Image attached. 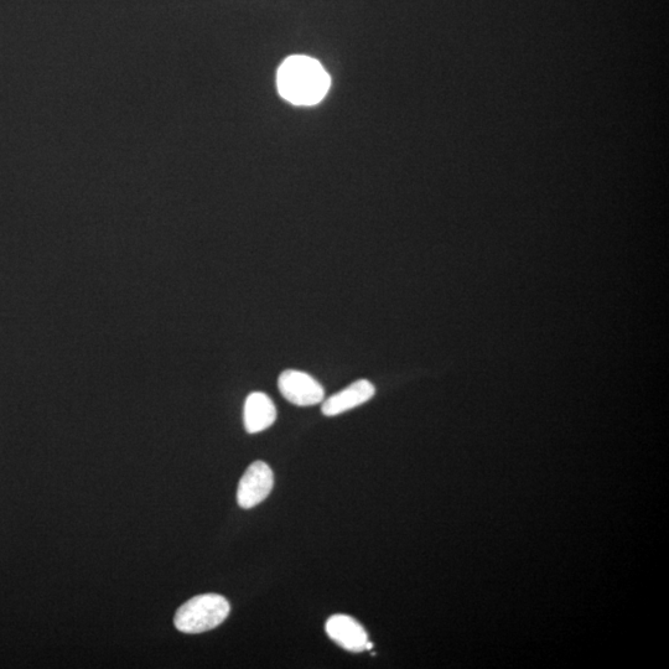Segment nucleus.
<instances>
[{
    "label": "nucleus",
    "instance_id": "4",
    "mask_svg": "<svg viewBox=\"0 0 669 669\" xmlns=\"http://www.w3.org/2000/svg\"><path fill=\"white\" fill-rule=\"evenodd\" d=\"M274 486V475L269 465L256 461L243 474L238 485L237 502L242 508H253L267 499Z\"/></svg>",
    "mask_w": 669,
    "mask_h": 669
},
{
    "label": "nucleus",
    "instance_id": "1",
    "mask_svg": "<svg viewBox=\"0 0 669 669\" xmlns=\"http://www.w3.org/2000/svg\"><path fill=\"white\" fill-rule=\"evenodd\" d=\"M279 95L295 106H315L330 90L331 79L324 66L313 57L289 56L279 66Z\"/></svg>",
    "mask_w": 669,
    "mask_h": 669
},
{
    "label": "nucleus",
    "instance_id": "6",
    "mask_svg": "<svg viewBox=\"0 0 669 669\" xmlns=\"http://www.w3.org/2000/svg\"><path fill=\"white\" fill-rule=\"evenodd\" d=\"M376 388L368 380H359L351 383L345 390L333 394L323 401V412L326 417L340 416L370 401L375 396Z\"/></svg>",
    "mask_w": 669,
    "mask_h": 669
},
{
    "label": "nucleus",
    "instance_id": "5",
    "mask_svg": "<svg viewBox=\"0 0 669 669\" xmlns=\"http://www.w3.org/2000/svg\"><path fill=\"white\" fill-rule=\"evenodd\" d=\"M326 634L346 651L359 653L366 650L368 635L359 621L349 615L331 616L325 625Z\"/></svg>",
    "mask_w": 669,
    "mask_h": 669
},
{
    "label": "nucleus",
    "instance_id": "3",
    "mask_svg": "<svg viewBox=\"0 0 669 669\" xmlns=\"http://www.w3.org/2000/svg\"><path fill=\"white\" fill-rule=\"evenodd\" d=\"M279 392L295 406L310 407L323 403L324 387L309 373L299 370L282 372L278 380Z\"/></svg>",
    "mask_w": 669,
    "mask_h": 669
},
{
    "label": "nucleus",
    "instance_id": "7",
    "mask_svg": "<svg viewBox=\"0 0 669 669\" xmlns=\"http://www.w3.org/2000/svg\"><path fill=\"white\" fill-rule=\"evenodd\" d=\"M243 420L250 434L261 433L272 427L277 420V408L271 397L263 392L251 393L246 399Z\"/></svg>",
    "mask_w": 669,
    "mask_h": 669
},
{
    "label": "nucleus",
    "instance_id": "2",
    "mask_svg": "<svg viewBox=\"0 0 669 669\" xmlns=\"http://www.w3.org/2000/svg\"><path fill=\"white\" fill-rule=\"evenodd\" d=\"M230 611V603L222 595H197L176 611L174 625L184 634H202L220 626Z\"/></svg>",
    "mask_w": 669,
    "mask_h": 669
}]
</instances>
